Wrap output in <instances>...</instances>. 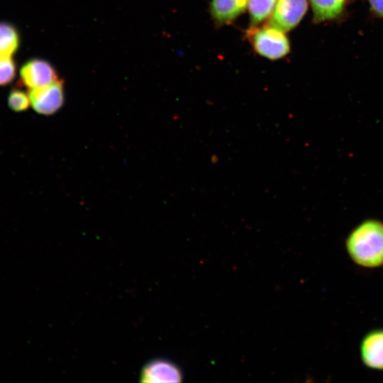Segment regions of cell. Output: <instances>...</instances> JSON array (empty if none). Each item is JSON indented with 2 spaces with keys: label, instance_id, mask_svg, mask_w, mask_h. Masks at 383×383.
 Segmentation results:
<instances>
[{
  "label": "cell",
  "instance_id": "6da1fadb",
  "mask_svg": "<svg viewBox=\"0 0 383 383\" xmlns=\"http://www.w3.org/2000/svg\"><path fill=\"white\" fill-rule=\"evenodd\" d=\"M349 257L356 265L376 268L383 265V223L367 220L357 226L345 240Z\"/></svg>",
  "mask_w": 383,
  "mask_h": 383
},
{
  "label": "cell",
  "instance_id": "7a4b0ae2",
  "mask_svg": "<svg viewBox=\"0 0 383 383\" xmlns=\"http://www.w3.org/2000/svg\"><path fill=\"white\" fill-rule=\"evenodd\" d=\"M247 37L256 52L268 59L277 60L289 52V42L284 31L270 25L251 27Z\"/></svg>",
  "mask_w": 383,
  "mask_h": 383
},
{
  "label": "cell",
  "instance_id": "3957f363",
  "mask_svg": "<svg viewBox=\"0 0 383 383\" xmlns=\"http://www.w3.org/2000/svg\"><path fill=\"white\" fill-rule=\"evenodd\" d=\"M28 96L30 105L37 113L53 114L64 103L63 82L58 79L49 84L30 89Z\"/></svg>",
  "mask_w": 383,
  "mask_h": 383
},
{
  "label": "cell",
  "instance_id": "277c9868",
  "mask_svg": "<svg viewBox=\"0 0 383 383\" xmlns=\"http://www.w3.org/2000/svg\"><path fill=\"white\" fill-rule=\"evenodd\" d=\"M307 7V0H277L269 25L289 31L299 23Z\"/></svg>",
  "mask_w": 383,
  "mask_h": 383
},
{
  "label": "cell",
  "instance_id": "5b68a950",
  "mask_svg": "<svg viewBox=\"0 0 383 383\" xmlns=\"http://www.w3.org/2000/svg\"><path fill=\"white\" fill-rule=\"evenodd\" d=\"M20 77L22 84L30 89L59 79L54 67L48 62L39 59L26 62L21 68Z\"/></svg>",
  "mask_w": 383,
  "mask_h": 383
},
{
  "label": "cell",
  "instance_id": "8992f818",
  "mask_svg": "<svg viewBox=\"0 0 383 383\" xmlns=\"http://www.w3.org/2000/svg\"><path fill=\"white\" fill-rule=\"evenodd\" d=\"M143 382H180L182 373L179 367L167 360L157 358L145 365L140 375Z\"/></svg>",
  "mask_w": 383,
  "mask_h": 383
},
{
  "label": "cell",
  "instance_id": "52a82bcc",
  "mask_svg": "<svg viewBox=\"0 0 383 383\" xmlns=\"http://www.w3.org/2000/svg\"><path fill=\"white\" fill-rule=\"evenodd\" d=\"M360 355L365 367L383 370V329H374L364 335L360 344Z\"/></svg>",
  "mask_w": 383,
  "mask_h": 383
},
{
  "label": "cell",
  "instance_id": "ba28073f",
  "mask_svg": "<svg viewBox=\"0 0 383 383\" xmlns=\"http://www.w3.org/2000/svg\"><path fill=\"white\" fill-rule=\"evenodd\" d=\"M248 0H212L211 14L221 24H228L244 12Z\"/></svg>",
  "mask_w": 383,
  "mask_h": 383
},
{
  "label": "cell",
  "instance_id": "9c48e42d",
  "mask_svg": "<svg viewBox=\"0 0 383 383\" xmlns=\"http://www.w3.org/2000/svg\"><path fill=\"white\" fill-rule=\"evenodd\" d=\"M316 22L333 19L343 11L346 0H310Z\"/></svg>",
  "mask_w": 383,
  "mask_h": 383
},
{
  "label": "cell",
  "instance_id": "30bf717a",
  "mask_svg": "<svg viewBox=\"0 0 383 383\" xmlns=\"http://www.w3.org/2000/svg\"><path fill=\"white\" fill-rule=\"evenodd\" d=\"M19 46V35L11 24L0 22V55L12 56Z\"/></svg>",
  "mask_w": 383,
  "mask_h": 383
},
{
  "label": "cell",
  "instance_id": "8fae6325",
  "mask_svg": "<svg viewBox=\"0 0 383 383\" xmlns=\"http://www.w3.org/2000/svg\"><path fill=\"white\" fill-rule=\"evenodd\" d=\"M277 0H248V11L251 21L257 24L267 18L272 13Z\"/></svg>",
  "mask_w": 383,
  "mask_h": 383
},
{
  "label": "cell",
  "instance_id": "7c38bea8",
  "mask_svg": "<svg viewBox=\"0 0 383 383\" xmlns=\"http://www.w3.org/2000/svg\"><path fill=\"white\" fill-rule=\"evenodd\" d=\"M8 104L14 111H24L30 105L29 96L19 89H13L9 95Z\"/></svg>",
  "mask_w": 383,
  "mask_h": 383
},
{
  "label": "cell",
  "instance_id": "4fadbf2b",
  "mask_svg": "<svg viewBox=\"0 0 383 383\" xmlns=\"http://www.w3.org/2000/svg\"><path fill=\"white\" fill-rule=\"evenodd\" d=\"M16 66L11 56L0 55V86L10 83L14 76Z\"/></svg>",
  "mask_w": 383,
  "mask_h": 383
},
{
  "label": "cell",
  "instance_id": "5bb4252c",
  "mask_svg": "<svg viewBox=\"0 0 383 383\" xmlns=\"http://www.w3.org/2000/svg\"><path fill=\"white\" fill-rule=\"evenodd\" d=\"M372 10L383 17V0H368Z\"/></svg>",
  "mask_w": 383,
  "mask_h": 383
}]
</instances>
